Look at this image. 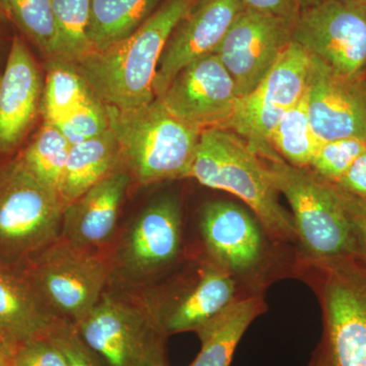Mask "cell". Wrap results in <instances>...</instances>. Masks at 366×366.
Listing matches in <instances>:
<instances>
[{
	"instance_id": "1f68e13d",
	"label": "cell",
	"mask_w": 366,
	"mask_h": 366,
	"mask_svg": "<svg viewBox=\"0 0 366 366\" xmlns=\"http://www.w3.org/2000/svg\"><path fill=\"white\" fill-rule=\"evenodd\" d=\"M50 337L64 353L67 365L104 366L81 338L74 325L62 322L50 334Z\"/></svg>"
},
{
	"instance_id": "277c9868",
	"label": "cell",
	"mask_w": 366,
	"mask_h": 366,
	"mask_svg": "<svg viewBox=\"0 0 366 366\" xmlns=\"http://www.w3.org/2000/svg\"><path fill=\"white\" fill-rule=\"evenodd\" d=\"M261 156V155H259ZM274 187L293 212L297 237L317 264L358 257V247L333 183L284 161L271 151L261 156Z\"/></svg>"
},
{
	"instance_id": "d6a6232c",
	"label": "cell",
	"mask_w": 366,
	"mask_h": 366,
	"mask_svg": "<svg viewBox=\"0 0 366 366\" xmlns=\"http://www.w3.org/2000/svg\"><path fill=\"white\" fill-rule=\"evenodd\" d=\"M334 187L352 228L357 243L358 257L366 262V199L349 194L336 184Z\"/></svg>"
},
{
	"instance_id": "30bf717a",
	"label": "cell",
	"mask_w": 366,
	"mask_h": 366,
	"mask_svg": "<svg viewBox=\"0 0 366 366\" xmlns=\"http://www.w3.org/2000/svg\"><path fill=\"white\" fill-rule=\"evenodd\" d=\"M310 67L312 55L292 41L257 88L238 99L223 129L242 137L259 155L274 150L272 132L307 93Z\"/></svg>"
},
{
	"instance_id": "ffe728a7",
	"label": "cell",
	"mask_w": 366,
	"mask_h": 366,
	"mask_svg": "<svg viewBox=\"0 0 366 366\" xmlns=\"http://www.w3.org/2000/svg\"><path fill=\"white\" fill-rule=\"evenodd\" d=\"M62 322L45 305L25 268L0 262V341L9 352L49 336Z\"/></svg>"
},
{
	"instance_id": "7c38bea8",
	"label": "cell",
	"mask_w": 366,
	"mask_h": 366,
	"mask_svg": "<svg viewBox=\"0 0 366 366\" xmlns=\"http://www.w3.org/2000/svg\"><path fill=\"white\" fill-rule=\"evenodd\" d=\"M292 41L338 74L366 71V6L326 0L300 9Z\"/></svg>"
},
{
	"instance_id": "4316f807",
	"label": "cell",
	"mask_w": 366,
	"mask_h": 366,
	"mask_svg": "<svg viewBox=\"0 0 366 366\" xmlns=\"http://www.w3.org/2000/svg\"><path fill=\"white\" fill-rule=\"evenodd\" d=\"M51 6L56 29L52 59L74 64L92 51L88 38L91 0H51Z\"/></svg>"
},
{
	"instance_id": "f35d334b",
	"label": "cell",
	"mask_w": 366,
	"mask_h": 366,
	"mask_svg": "<svg viewBox=\"0 0 366 366\" xmlns=\"http://www.w3.org/2000/svg\"><path fill=\"white\" fill-rule=\"evenodd\" d=\"M156 366H166V365H165V363H163V365H156Z\"/></svg>"
},
{
	"instance_id": "7402d4cb",
	"label": "cell",
	"mask_w": 366,
	"mask_h": 366,
	"mask_svg": "<svg viewBox=\"0 0 366 366\" xmlns=\"http://www.w3.org/2000/svg\"><path fill=\"white\" fill-rule=\"evenodd\" d=\"M262 312L257 297L235 300L196 333L202 348L189 366H230L243 335Z\"/></svg>"
},
{
	"instance_id": "603a6c76",
	"label": "cell",
	"mask_w": 366,
	"mask_h": 366,
	"mask_svg": "<svg viewBox=\"0 0 366 366\" xmlns=\"http://www.w3.org/2000/svg\"><path fill=\"white\" fill-rule=\"evenodd\" d=\"M164 0H91L88 38L92 51L127 39Z\"/></svg>"
},
{
	"instance_id": "e575fe53",
	"label": "cell",
	"mask_w": 366,
	"mask_h": 366,
	"mask_svg": "<svg viewBox=\"0 0 366 366\" xmlns=\"http://www.w3.org/2000/svg\"><path fill=\"white\" fill-rule=\"evenodd\" d=\"M334 184L349 194L366 199V147L351 164L345 174Z\"/></svg>"
},
{
	"instance_id": "7a4b0ae2",
	"label": "cell",
	"mask_w": 366,
	"mask_h": 366,
	"mask_svg": "<svg viewBox=\"0 0 366 366\" xmlns=\"http://www.w3.org/2000/svg\"><path fill=\"white\" fill-rule=\"evenodd\" d=\"M189 178L238 197L276 237H297L293 217L281 206L280 194L272 182L266 163L235 132L225 129L202 132Z\"/></svg>"
},
{
	"instance_id": "8fae6325",
	"label": "cell",
	"mask_w": 366,
	"mask_h": 366,
	"mask_svg": "<svg viewBox=\"0 0 366 366\" xmlns=\"http://www.w3.org/2000/svg\"><path fill=\"white\" fill-rule=\"evenodd\" d=\"M319 264L327 366H366V262L353 257Z\"/></svg>"
},
{
	"instance_id": "8d00e7d4",
	"label": "cell",
	"mask_w": 366,
	"mask_h": 366,
	"mask_svg": "<svg viewBox=\"0 0 366 366\" xmlns=\"http://www.w3.org/2000/svg\"><path fill=\"white\" fill-rule=\"evenodd\" d=\"M0 366H13L11 353L1 341H0Z\"/></svg>"
},
{
	"instance_id": "2e32d148",
	"label": "cell",
	"mask_w": 366,
	"mask_h": 366,
	"mask_svg": "<svg viewBox=\"0 0 366 366\" xmlns=\"http://www.w3.org/2000/svg\"><path fill=\"white\" fill-rule=\"evenodd\" d=\"M44 81L37 60L19 35L0 72V162L16 157L41 114Z\"/></svg>"
},
{
	"instance_id": "d590c367",
	"label": "cell",
	"mask_w": 366,
	"mask_h": 366,
	"mask_svg": "<svg viewBox=\"0 0 366 366\" xmlns=\"http://www.w3.org/2000/svg\"><path fill=\"white\" fill-rule=\"evenodd\" d=\"M322 1H326V0H300V9L312 6V4H319V2ZM336 1L345 2V4H362V6H366V0H336Z\"/></svg>"
},
{
	"instance_id": "6da1fadb",
	"label": "cell",
	"mask_w": 366,
	"mask_h": 366,
	"mask_svg": "<svg viewBox=\"0 0 366 366\" xmlns=\"http://www.w3.org/2000/svg\"><path fill=\"white\" fill-rule=\"evenodd\" d=\"M197 0H164L127 39L74 62L106 105L131 109L155 100L154 81L171 34Z\"/></svg>"
},
{
	"instance_id": "cb8c5ba5",
	"label": "cell",
	"mask_w": 366,
	"mask_h": 366,
	"mask_svg": "<svg viewBox=\"0 0 366 366\" xmlns=\"http://www.w3.org/2000/svg\"><path fill=\"white\" fill-rule=\"evenodd\" d=\"M71 146L56 124L44 122L16 156L40 182L59 192Z\"/></svg>"
},
{
	"instance_id": "f546056e",
	"label": "cell",
	"mask_w": 366,
	"mask_h": 366,
	"mask_svg": "<svg viewBox=\"0 0 366 366\" xmlns=\"http://www.w3.org/2000/svg\"><path fill=\"white\" fill-rule=\"evenodd\" d=\"M56 125L71 144L101 136L110 129L107 105L92 93L66 119Z\"/></svg>"
},
{
	"instance_id": "5b68a950",
	"label": "cell",
	"mask_w": 366,
	"mask_h": 366,
	"mask_svg": "<svg viewBox=\"0 0 366 366\" xmlns=\"http://www.w3.org/2000/svg\"><path fill=\"white\" fill-rule=\"evenodd\" d=\"M182 247V209L177 197L163 194L118 230L108 250L109 287L139 292L162 280Z\"/></svg>"
},
{
	"instance_id": "ac0fdd59",
	"label": "cell",
	"mask_w": 366,
	"mask_h": 366,
	"mask_svg": "<svg viewBox=\"0 0 366 366\" xmlns=\"http://www.w3.org/2000/svg\"><path fill=\"white\" fill-rule=\"evenodd\" d=\"M132 183L127 170L115 171L64 207L59 239L78 249L108 252Z\"/></svg>"
},
{
	"instance_id": "ba28073f",
	"label": "cell",
	"mask_w": 366,
	"mask_h": 366,
	"mask_svg": "<svg viewBox=\"0 0 366 366\" xmlns=\"http://www.w3.org/2000/svg\"><path fill=\"white\" fill-rule=\"evenodd\" d=\"M25 269L48 308L72 325L85 319L109 285L108 252L78 249L59 238Z\"/></svg>"
},
{
	"instance_id": "f1b7e54d",
	"label": "cell",
	"mask_w": 366,
	"mask_h": 366,
	"mask_svg": "<svg viewBox=\"0 0 366 366\" xmlns=\"http://www.w3.org/2000/svg\"><path fill=\"white\" fill-rule=\"evenodd\" d=\"M365 147L366 139H362L322 142L315 152L310 168L320 179L337 183Z\"/></svg>"
},
{
	"instance_id": "5bb4252c",
	"label": "cell",
	"mask_w": 366,
	"mask_h": 366,
	"mask_svg": "<svg viewBox=\"0 0 366 366\" xmlns=\"http://www.w3.org/2000/svg\"><path fill=\"white\" fill-rule=\"evenodd\" d=\"M160 99L166 109L199 131L223 129L239 97L232 76L216 54L178 72Z\"/></svg>"
},
{
	"instance_id": "d6986e66",
	"label": "cell",
	"mask_w": 366,
	"mask_h": 366,
	"mask_svg": "<svg viewBox=\"0 0 366 366\" xmlns=\"http://www.w3.org/2000/svg\"><path fill=\"white\" fill-rule=\"evenodd\" d=\"M199 230L209 261L232 274H245L261 261L262 236L257 221L242 207L212 202L204 207Z\"/></svg>"
},
{
	"instance_id": "3957f363",
	"label": "cell",
	"mask_w": 366,
	"mask_h": 366,
	"mask_svg": "<svg viewBox=\"0 0 366 366\" xmlns=\"http://www.w3.org/2000/svg\"><path fill=\"white\" fill-rule=\"evenodd\" d=\"M107 112L132 182L144 187L189 178L202 131L171 114L158 98L131 109L107 105Z\"/></svg>"
},
{
	"instance_id": "d4e9b609",
	"label": "cell",
	"mask_w": 366,
	"mask_h": 366,
	"mask_svg": "<svg viewBox=\"0 0 366 366\" xmlns=\"http://www.w3.org/2000/svg\"><path fill=\"white\" fill-rule=\"evenodd\" d=\"M48 64L41 115L44 122L57 124L66 119L93 92L71 62L51 59Z\"/></svg>"
},
{
	"instance_id": "e0dca14e",
	"label": "cell",
	"mask_w": 366,
	"mask_h": 366,
	"mask_svg": "<svg viewBox=\"0 0 366 366\" xmlns=\"http://www.w3.org/2000/svg\"><path fill=\"white\" fill-rule=\"evenodd\" d=\"M244 9L242 0H197L165 46L154 81L155 98L162 97L185 66L214 54Z\"/></svg>"
},
{
	"instance_id": "4dcf8cb0",
	"label": "cell",
	"mask_w": 366,
	"mask_h": 366,
	"mask_svg": "<svg viewBox=\"0 0 366 366\" xmlns=\"http://www.w3.org/2000/svg\"><path fill=\"white\" fill-rule=\"evenodd\" d=\"M11 363L13 366H69L50 335L19 346L11 354Z\"/></svg>"
},
{
	"instance_id": "83f0119b",
	"label": "cell",
	"mask_w": 366,
	"mask_h": 366,
	"mask_svg": "<svg viewBox=\"0 0 366 366\" xmlns=\"http://www.w3.org/2000/svg\"><path fill=\"white\" fill-rule=\"evenodd\" d=\"M11 21L48 59L54 54L56 29L51 0H6Z\"/></svg>"
},
{
	"instance_id": "836d02e7",
	"label": "cell",
	"mask_w": 366,
	"mask_h": 366,
	"mask_svg": "<svg viewBox=\"0 0 366 366\" xmlns=\"http://www.w3.org/2000/svg\"><path fill=\"white\" fill-rule=\"evenodd\" d=\"M245 9L271 14L293 26L300 13V0H242Z\"/></svg>"
},
{
	"instance_id": "ab89813d",
	"label": "cell",
	"mask_w": 366,
	"mask_h": 366,
	"mask_svg": "<svg viewBox=\"0 0 366 366\" xmlns=\"http://www.w3.org/2000/svg\"><path fill=\"white\" fill-rule=\"evenodd\" d=\"M317 366H320V365H317Z\"/></svg>"
},
{
	"instance_id": "9c48e42d",
	"label": "cell",
	"mask_w": 366,
	"mask_h": 366,
	"mask_svg": "<svg viewBox=\"0 0 366 366\" xmlns=\"http://www.w3.org/2000/svg\"><path fill=\"white\" fill-rule=\"evenodd\" d=\"M136 293L166 336L197 332L235 301L232 274L212 261Z\"/></svg>"
},
{
	"instance_id": "44dd1931",
	"label": "cell",
	"mask_w": 366,
	"mask_h": 366,
	"mask_svg": "<svg viewBox=\"0 0 366 366\" xmlns=\"http://www.w3.org/2000/svg\"><path fill=\"white\" fill-rule=\"evenodd\" d=\"M120 169H124L122 153L112 129L101 136L72 144L59 187L64 207Z\"/></svg>"
},
{
	"instance_id": "52a82bcc",
	"label": "cell",
	"mask_w": 366,
	"mask_h": 366,
	"mask_svg": "<svg viewBox=\"0 0 366 366\" xmlns=\"http://www.w3.org/2000/svg\"><path fill=\"white\" fill-rule=\"evenodd\" d=\"M74 326L104 366L165 363L167 336L136 293L108 286L97 305Z\"/></svg>"
},
{
	"instance_id": "74e56055",
	"label": "cell",
	"mask_w": 366,
	"mask_h": 366,
	"mask_svg": "<svg viewBox=\"0 0 366 366\" xmlns=\"http://www.w3.org/2000/svg\"><path fill=\"white\" fill-rule=\"evenodd\" d=\"M11 21L9 9H7L6 0H0V24L7 23Z\"/></svg>"
},
{
	"instance_id": "484cf974",
	"label": "cell",
	"mask_w": 366,
	"mask_h": 366,
	"mask_svg": "<svg viewBox=\"0 0 366 366\" xmlns=\"http://www.w3.org/2000/svg\"><path fill=\"white\" fill-rule=\"evenodd\" d=\"M320 144L310 125L305 93L274 127L269 144L286 162L296 167L310 168Z\"/></svg>"
},
{
	"instance_id": "8992f818",
	"label": "cell",
	"mask_w": 366,
	"mask_h": 366,
	"mask_svg": "<svg viewBox=\"0 0 366 366\" xmlns=\"http://www.w3.org/2000/svg\"><path fill=\"white\" fill-rule=\"evenodd\" d=\"M64 204L18 156L0 162V262L25 268L59 238Z\"/></svg>"
},
{
	"instance_id": "9a60e30c",
	"label": "cell",
	"mask_w": 366,
	"mask_h": 366,
	"mask_svg": "<svg viewBox=\"0 0 366 366\" xmlns=\"http://www.w3.org/2000/svg\"><path fill=\"white\" fill-rule=\"evenodd\" d=\"M307 112L315 137L322 142L366 139V79L335 71L312 55Z\"/></svg>"
},
{
	"instance_id": "4fadbf2b",
	"label": "cell",
	"mask_w": 366,
	"mask_h": 366,
	"mask_svg": "<svg viewBox=\"0 0 366 366\" xmlns=\"http://www.w3.org/2000/svg\"><path fill=\"white\" fill-rule=\"evenodd\" d=\"M292 42V25L271 14L244 9L214 54L234 81L238 97L249 95Z\"/></svg>"
}]
</instances>
